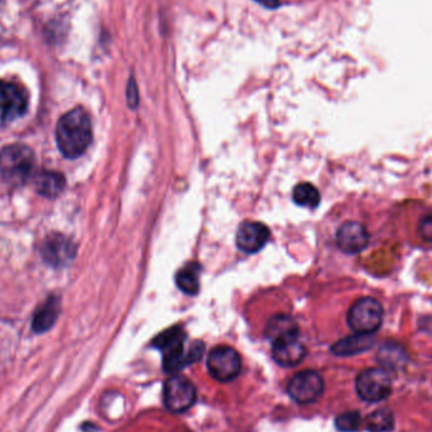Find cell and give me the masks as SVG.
<instances>
[{"label":"cell","instance_id":"6","mask_svg":"<svg viewBox=\"0 0 432 432\" xmlns=\"http://www.w3.org/2000/svg\"><path fill=\"white\" fill-rule=\"evenodd\" d=\"M208 369L214 380L227 383L235 380L241 369L239 353L232 346H216L208 356Z\"/></svg>","mask_w":432,"mask_h":432},{"label":"cell","instance_id":"1","mask_svg":"<svg viewBox=\"0 0 432 432\" xmlns=\"http://www.w3.org/2000/svg\"><path fill=\"white\" fill-rule=\"evenodd\" d=\"M56 140L66 158H77L88 149L93 140V127L88 113L75 108L66 113L57 123Z\"/></svg>","mask_w":432,"mask_h":432},{"label":"cell","instance_id":"13","mask_svg":"<svg viewBox=\"0 0 432 432\" xmlns=\"http://www.w3.org/2000/svg\"><path fill=\"white\" fill-rule=\"evenodd\" d=\"M269 229L257 222H244L237 232V246L246 253H257L269 240Z\"/></svg>","mask_w":432,"mask_h":432},{"label":"cell","instance_id":"3","mask_svg":"<svg viewBox=\"0 0 432 432\" xmlns=\"http://www.w3.org/2000/svg\"><path fill=\"white\" fill-rule=\"evenodd\" d=\"M35 152L24 144L6 146L0 152V174L8 183L21 186L35 171Z\"/></svg>","mask_w":432,"mask_h":432},{"label":"cell","instance_id":"24","mask_svg":"<svg viewBox=\"0 0 432 432\" xmlns=\"http://www.w3.org/2000/svg\"><path fill=\"white\" fill-rule=\"evenodd\" d=\"M127 99H128L129 106L132 108H137L138 106V88H137V82L135 79H130L128 82V88H127Z\"/></svg>","mask_w":432,"mask_h":432},{"label":"cell","instance_id":"16","mask_svg":"<svg viewBox=\"0 0 432 432\" xmlns=\"http://www.w3.org/2000/svg\"><path fill=\"white\" fill-rule=\"evenodd\" d=\"M66 180L64 175L56 171H41L35 176V191L45 198H57L64 191Z\"/></svg>","mask_w":432,"mask_h":432},{"label":"cell","instance_id":"22","mask_svg":"<svg viewBox=\"0 0 432 432\" xmlns=\"http://www.w3.org/2000/svg\"><path fill=\"white\" fill-rule=\"evenodd\" d=\"M336 428L341 432H356L362 427V417L358 412H345L336 417Z\"/></svg>","mask_w":432,"mask_h":432},{"label":"cell","instance_id":"4","mask_svg":"<svg viewBox=\"0 0 432 432\" xmlns=\"http://www.w3.org/2000/svg\"><path fill=\"white\" fill-rule=\"evenodd\" d=\"M383 306L373 297H362L351 305L348 324L358 334L375 333L383 322Z\"/></svg>","mask_w":432,"mask_h":432},{"label":"cell","instance_id":"8","mask_svg":"<svg viewBox=\"0 0 432 432\" xmlns=\"http://www.w3.org/2000/svg\"><path fill=\"white\" fill-rule=\"evenodd\" d=\"M324 387V380L320 374L314 370H304L290 380L287 392L295 402L309 404L320 398Z\"/></svg>","mask_w":432,"mask_h":432},{"label":"cell","instance_id":"2","mask_svg":"<svg viewBox=\"0 0 432 432\" xmlns=\"http://www.w3.org/2000/svg\"><path fill=\"white\" fill-rule=\"evenodd\" d=\"M186 335L181 327H171L159 334L153 345L164 354V368L167 372H178L186 365L199 362L204 356L205 346L201 341H195L185 351Z\"/></svg>","mask_w":432,"mask_h":432},{"label":"cell","instance_id":"18","mask_svg":"<svg viewBox=\"0 0 432 432\" xmlns=\"http://www.w3.org/2000/svg\"><path fill=\"white\" fill-rule=\"evenodd\" d=\"M176 282L180 290L187 295H196L200 287V266L198 263H188L178 271Z\"/></svg>","mask_w":432,"mask_h":432},{"label":"cell","instance_id":"11","mask_svg":"<svg viewBox=\"0 0 432 432\" xmlns=\"http://www.w3.org/2000/svg\"><path fill=\"white\" fill-rule=\"evenodd\" d=\"M368 230L362 222H346L336 233V244L346 254H356L364 251L369 244Z\"/></svg>","mask_w":432,"mask_h":432},{"label":"cell","instance_id":"7","mask_svg":"<svg viewBox=\"0 0 432 432\" xmlns=\"http://www.w3.org/2000/svg\"><path fill=\"white\" fill-rule=\"evenodd\" d=\"M196 388L193 382L183 375H174L164 383V406L171 412L181 414L191 409L196 401Z\"/></svg>","mask_w":432,"mask_h":432},{"label":"cell","instance_id":"5","mask_svg":"<svg viewBox=\"0 0 432 432\" xmlns=\"http://www.w3.org/2000/svg\"><path fill=\"white\" fill-rule=\"evenodd\" d=\"M358 396L367 402H380L390 397L392 377L385 368H369L358 375L356 383Z\"/></svg>","mask_w":432,"mask_h":432},{"label":"cell","instance_id":"21","mask_svg":"<svg viewBox=\"0 0 432 432\" xmlns=\"http://www.w3.org/2000/svg\"><path fill=\"white\" fill-rule=\"evenodd\" d=\"M293 200L300 206L315 209L320 204V193L311 183H300L293 190Z\"/></svg>","mask_w":432,"mask_h":432},{"label":"cell","instance_id":"25","mask_svg":"<svg viewBox=\"0 0 432 432\" xmlns=\"http://www.w3.org/2000/svg\"><path fill=\"white\" fill-rule=\"evenodd\" d=\"M261 6H266L268 9H275L280 6V0H256Z\"/></svg>","mask_w":432,"mask_h":432},{"label":"cell","instance_id":"12","mask_svg":"<svg viewBox=\"0 0 432 432\" xmlns=\"http://www.w3.org/2000/svg\"><path fill=\"white\" fill-rule=\"evenodd\" d=\"M307 354L305 345L300 341L297 335H288L273 341L272 356L282 367H296L302 362Z\"/></svg>","mask_w":432,"mask_h":432},{"label":"cell","instance_id":"14","mask_svg":"<svg viewBox=\"0 0 432 432\" xmlns=\"http://www.w3.org/2000/svg\"><path fill=\"white\" fill-rule=\"evenodd\" d=\"M374 344L373 336L370 334H358L346 336L336 341L331 348L335 356H351L369 351Z\"/></svg>","mask_w":432,"mask_h":432},{"label":"cell","instance_id":"15","mask_svg":"<svg viewBox=\"0 0 432 432\" xmlns=\"http://www.w3.org/2000/svg\"><path fill=\"white\" fill-rule=\"evenodd\" d=\"M59 315V298L51 296L47 298L46 302L35 311L32 322V329L37 334L48 331L57 322Z\"/></svg>","mask_w":432,"mask_h":432},{"label":"cell","instance_id":"17","mask_svg":"<svg viewBox=\"0 0 432 432\" xmlns=\"http://www.w3.org/2000/svg\"><path fill=\"white\" fill-rule=\"evenodd\" d=\"M378 360L382 364V368L387 370H396L402 368L403 364L407 360L406 351L401 345L396 343H387L382 345L378 351Z\"/></svg>","mask_w":432,"mask_h":432},{"label":"cell","instance_id":"9","mask_svg":"<svg viewBox=\"0 0 432 432\" xmlns=\"http://www.w3.org/2000/svg\"><path fill=\"white\" fill-rule=\"evenodd\" d=\"M28 108V93L12 81H0V119L12 122L22 117Z\"/></svg>","mask_w":432,"mask_h":432},{"label":"cell","instance_id":"23","mask_svg":"<svg viewBox=\"0 0 432 432\" xmlns=\"http://www.w3.org/2000/svg\"><path fill=\"white\" fill-rule=\"evenodd\" d=\"M419 234L425 241L432 243V212L421 217L420 224H419Z\"/></svg>","mask_w":432,"mask_h":432},{"label":"cell","instance_id":"19","mask_svg":"<svg viewBox=\"0 0 432 432\" xmlns=\"http://www.w3.org/2000/svg\"><path fill=\"white\" fill-rule=\"evenodd\" d=\"M297 324L293 322L290 316H275L267 325L266 336L272 340L280 339L288 335H297Z\"/></svg>","mask_w":432,"mask_h":432},{"label":"cell","instance_id":"10","mask_svg":"<svg viewBox=\"0 0 432 432\" xmlns=\"http://www.w3.org/2000/svg\"><path fill=\"white\" fill-rule=\"evenodd\" d=\"M42 258L51 267H64L75 258L76 246L62 234H50L41 246Z\"/></svg>","mask_w":432,"mask_h":432},{"label":"cell","instance_id":"20","mask_svg":"<svg viewBox=\"0 0 432 432\" xmlns=\"http://www.w3.org/2000/svg\"><path fill=\"white\" fill-rule=\"evenodd\" d=\"M365 425L370 432H390L394 428V416L390 409H377L367 417Z\"/></svg>","mask_w":432,"mask_h":432}]
</instances>
